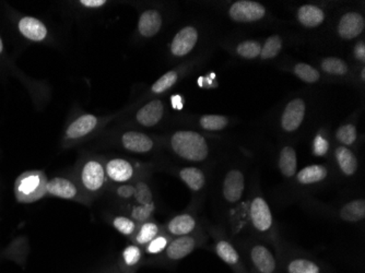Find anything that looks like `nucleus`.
<instances>
[{
    "mask_svg": "<svg viewBox=\"0 0 365 273\" xmlns=\"http://www.w3.org/2000/svg\"><path fill=\"white\" fill-rule=\"evenodd\" d=\"M171 147L180 159L192 163L204 162L209 155L206 139L196 131H176L171 137Z\"/></svg>",
    "mask_w": 365,
    "mask_h": 273,
    "instance_id": "1",
    "label": "nucleus"
},
{
    "mask_svg": "<svg viewBox=\"0 0 365 273\" xmlns=\"http://www.w3.org/2000/svg\"><path fill=\"white\" fill-rule=\"evenodd\" d=\"M46 176L41 170H29L16 178L14 194L21 203H32L46 196Z\"/></svg>",
    "mask_w": 365,
    "mask_h": 273,
    "instance_id": "2",
    "label": "nucleus"
},
{
    "mask_svg": "<svg viewBox=\"0 0 365 273\" xmlns=\"http://www.w3.org/2000/svg\"><path fill=\"white\" fill-rule=\"evenodd\" d=\"M246 266L251 272L282 273L280 257H277L267 245L252 243L246 248Z\"/></svg>",
    "mask_w": 365,
    "mask_h": 273,
    "instance_id": "3",
    "label": "nucleus"
},
{
    "mask_svg": "<svg viewBox=\"0 0 365 273\" xmlns=\"http://www.w3.org/2000/svg\"><path fill=\"white\" fill-rule=\"evenodd\" d=\"M248 220L252 227L259 234H268L274 227V217L266 199L255 196L248 203Z\"/></svg>",
    "mask_w": 365,
    "mask_h": 273,
    "instance_id": "4",
    "label": "nucleus"
},
{
    "mask_svg": "<svg viewBox=\"0 0 365 273\" xmlns=\"http://www.w3.org/2000/svg\"><path fill=\"white\" fill-rule=\"evenodd\" d=\"M245 174L240 168H231L225 173L221 186V196L227 205L241 202L245 194Z\"/></svg>",
    "mask_w": 365,
    "mask_h": 273,
    "instance_id": "5",
    "label": "nucleus"
},
{
    "mask_svg": "<svg viewBox=\"0 0 365 273\" xmlns=\"http://www.w3.org/2000/svg\"><path fill=\"white\" fill-rule=\"evenodd\" d=\"M106 168L98 160L86 162L80 170V182L86 192L98 194L106 184Z\"/></svg>",
    "mask_w": 365,
    "mask_h": 273,
    "instance_id": "6",
    "label": "nucleus"
},
{
    "mask_svg": "<svg viewBox=\"0 0 365 273\" xmlns=\"http://www.w3.org/2000/svg\"><path fill=\"white\" fill-rule=\"evenodd\" d=\"M266 14V9L262 4L252 0H239L230 7L229 16L233 21L241 24H251L259 21Z\"/></svg>",
    "mask_w": 365,
    "mask_h": 273,
    "instance_id": "7",
    "label": "nucleus"
},
{
    "mask_svg": "<svg viewBox=\"0 0 365 273\" xmlns=\"http://www.w3.org/2000/svg\"><path fill=\"white\" fill-rule=\"evenodd\" d=\"M215 254L235 273H251L237 248L225 238H218L213 246Z\"/></svg>",
    "mask_w": 365,
    "mask_h": 273,
    "instance_id": "8",
    "label": "nucleus"
},
{
    "mask_svg": "<svg viewBox=\"0 0 365 273\" xmlns=\"http://www.w3.org/2000/svg\"><path fill=\"white\" fill-rule=\"evenodd\" d=\"M280 260L282 273H326L323 264L302 254H290Z\"/></svg>",
    "mask_w": 365,
    "mask_h": 273,
    "instance_id": "9",
    "label": "nucleus"
},
{
    "mask_svg": "<svg viewBox=\"0 0 365 273\" xmlns=\"http://www.w3.org/2000/svg\"><path fill=\"white\" fill-rule=\"evenodd\" d=\"M307 105L302 98H294L287 104L282 116H281V127L287 133L297 130L304 120Z\"/></svg>",
    "mask_w": 365,
    "mask_h": 273,
    "instance_id": "10",
    "label": "nucleus"
},
{
    "mask_svg": "<svg viewBox=\"0 0 365 273\" xmlns=\"http://www.w3.org/2000/svg\"><path fill=\"white\" fill-rule=\"evenodd\" d=\"M198 241L195 236L186 235L174 238L164 250V257L169 262H176L187 257L196 249Z\"/></svg>",
    "mask_w": 365,
    "mask_h": 273,
    "instance_id": "11",
    "label": "nucleus"
},
{
    "mask_svg": "<svg viewBox=\"0 0 365 273\" xmlns=\"http://www.w3.org/2000/svg\"><path fill=\"white\" fill-rule=\"evenodd\" d=\"M364 26L365 21L362 14L354 11L346 12L340 18L338 34L344 40H354L363 32Z\"/></svg>",
    "mask_w": 365,
    "mask_h": 273,
    "instance_id": "12",
    "label": "nucleus"
},
{
    "mask_svg": "<svg viewBox=\"0 0 365 273\" xmlns=\"http://www.w3.org/2000/svg\"><path fill=\"white\" fill-rule=\"evenodd\" d=\"M198 42V31L194 26H186L174 36L171 52L174 56L182 57L190 54Z\"/></svg>",
    "mask_w": 365,
    "mask_h": 273,
    "instance_id": "13",
    "label": "nucleus"
},
{
    "mask_svg": "<svg viewBox=\"0 0 365 273\" xmlns=\"http://www.w3.org/2000/svg\"><path fill=\"white\" fill-rule=\"evenodd\" d=\"M106 173L112 182L124 184L134 177L135 168L127 160L113 159L106 163Z\"/></svg>",
    "mask_w": 365,
    "mask_h": 273,
    "instance_id": "14",
    "label": "nucleus"
},
{
    "mask_svg": "<svg viewBox=\"0 0 365 273\" xmlns=\"http://www.w3.org/2000/svg\"><path fill=\"white\" fill-rule=\"evenodd\" d=\"M46 195L73 200L79 196V190L71 180L63 177H55L47 182Z\"/></svg>",
    "mask_w": 365,
    "mask_h": 273,
    "instance_id": "15",
    "label": "nucleus"
},
{
    "mask_svg": "<svg viewBox=\"0 0 365 273\" xmlns=\"http://www.w3.org/2000/svg\"><path fill=\"white\" fill-rule=\"evenodd\" d=\"M123 147L134 153H147L153 150V139L149 135L137 131H128L122 137Z\"/></svg>",
    "mask_w": 365,
    "mask_h": 273,
    "instance_id": "16",
    "label": "nucleus"
},
{
    "mask_svg": "<svg viewBox=\"0 0 365 273\" xmlns=\"http://www.w3.org/2000/svg\"><path fill=\"white\" fill-rule=\"evenodd\" d=\"M164 114V105L160 100H153L137 113V120L145 127L155 126Z\"/></svg>",
    "mask_w": 365,
    "mask_h": 273,
    "instance_id": "17",
    "label": "nucleus"
},
{
    "mask_svg": "<svg viewBox=\"0 0 365 273\" xmlns=\"http://www.w3.org/2000/svg\"><path fill=\"white\" fill-rule=\"evenodd\" d=\"M197 227V221L194 215L190 213H182L170 220L167 225V232L170 235L180 236L190 235Z\"/></svg>",
    "mask_w": 365,
    "mask_h": 273,
    "instance_id": "18",
    "label": "nucleus"
},
{
    "mask_svg": "<svg viewBox=\"0 0 365 273\" xmlns=\"http://www.w3.org/2000/svg\"><path fill=\"white\" fill-rule=\"evenodd\" d=\"M143 250L136 244H130L123 250L120 256V269L123 273H135L141 266Z\"/></svg>",
    "mask_w": 365,
    "mask_h": 273,
    "instance_id": "19",
    "label": "nucleus"
},
{
    "mask_svg": "<svg viewBox=\"0 0 365 273\" xmlns=\"http://www.w3.org/2000/svg\"><path fill=\"white\" fill-rule=\"evenodd\" d=\"M328 176V168L322 164H313L305 166L300 172H297L295 178L299 184L302 186H311V185L319 184L324 182Z\"/></svg>",
    "mask_w": 365,
    "mask_h": 273,
    "instance_id": "20",
    "label": "nucleus"
},
{
    "mask_svg": "<svg viewBox=\"0 0 365 273\" xmlns=\"http://www.w3.org/2000/svg\"><path fill=\"white\" fill-rule=\"evenodd\" d=\"M162 26V16L158 10H147L139 18L138 30L143 38H153Z\"/></svg>",
    "mask_w": 365,
    "mask_h": 273,
    "instance_id": "21",
    "label": "nucleus"
},
{
    "mask_svg": "<svg viewBox=\"0 0 365 273\" xmlns=\"http://www.w3.org/2000/svg\"><path fill=\"white\" fill-rule=\"evenodd\" d=\"M338 217L346 223H359L365 217V200L364 198L354 199L344 203L339 209Z\"/></svg>",
    "mask_w": 365,
    "mask_h": 273,
    "instance_id": "22",
    "label": "nucleus"
},
{
    "mask_svg": "<svg viewBox=\"0 0 365 273\" xmlns=\"http://www.w3.org/2000/svg\"><path fill=\"white\" fill-rule=\"evenodd\" d=\"M98 125V118L93 115H83L71 123L66 130V137L68 139H79L91 133Z\"/></svg>",
    "mask_w": 365,
    "mask_h": 273,
    "instance_id": "23",
    "label": "nucleus"
},
{
    "mask_svg": "<svg viewBox=\"0 0 365 273\" xmlns=\"http://www.w3.org/2000/svg\"><path fill=\"white\" fill-rule=\"evenodd\" d=\"M336 162H337L338 168L341 170V173L344 176L351 177L356 173L359 168V161L356 155L351 150L346 147H338L335 151Z\"/></svg>",
    "mask_w": 365,
    "mask_h": 273,
    "instance_id": "24",
    "label": "nucleus"
},
{
    "mask_svg": "<svg viewBox=\"0 0 365 273\" xmlns=\"http://www.w3.org/2000/svg\"><path fill=\"white\" fill-rule=\"evenodd\" d=\"M19 30L22 33V36L31 41L44 40L47 36L46 26L40 21V20L32 18V16H26L24 19L20 20Z\"/></svg>",
    "mask_w": 365,
    "mask_h": 273,
    "instance_id": "25",
    "label": "nucleus"
},
{
    "mask_svg": "<svg viewBox=\"0 0 365 273\" xmlns=\"http://www.w3.org/2000/svg\"><path fill=\"white\" fill-rule=\"evenodd\" d=\"M297 20L307 28H317L325 20V12L314 5H304L297 10Z\"/></svg>",
    "mask_w": 365,
    "mask_h": 273,
    "instance_id": "26",
    "label": "nucleus"
},
{
    "mask_svg": "<svg viewBox=\"0 0 365 273\" xmlns=\"http://www.w3.org/2000/svg\"><path fill=\"white\" fill-rule=\"evenodd\" d=\"M180 178L192 192H199L206 186V176L200 168L190 166L180 170Z\"/></svg>",
    "mask_w": 365,
    "mask_h": 273,
    "instance_id": "27",
    "label": "nucleus"
},
{
    "mask_svg": "<svg viewBox=\"0 0 365 273\" xmlns=\"http://www.w3.org/2000/svg\"><path fill=\"white\" fill-rule=\"evenodd\" d=\"M278 166L280 173L284 175V177L292 178L297 175V152L292 147L287 145V147L282 148L280 155H279Z\"/></svg>",
    "mask_w": 365,
    "mask_h": 273,
    "instance_id": "28",
    "label": "nucleus"
},
{
    "mask_svg": "<svg viewBox=\"0 0 365 273\" xmlns=\"http://www.w3.org/2000/svg\"><path fill=\"white\" fill-rule=\"evenodd\" d=\"M160 227L155 222L147 221L139 227L138 232H137L136 237H135V242L136 245L145 246L148 243H150L155 236L159 235Z\"/></svg>",
    "mask_w": 365,
    "mask_h": 273,
    "instance_id": "29",
    "label": "nucleus"
},
{
    "mask_svg": "<svg viewBox=\"0 0 365 273\" xmlns=\"http://www.w3.org/2000/svg\"><path fill=\"white\" fill-rule=\"evenodd\" d=\"M322 69L329 75L344 76L348 73L349 68L346 61L336 57H327L322 61Z\"/></svg>",
    "mask_w": 365,
    "mask_h": 273,
    "instance_id": "30",
    "label": "nucleus"
},
{
    "mask_svg": "<svg viewBox=\"0 0 365 273\" xmlns=\"http://www.w3.org/2000/svg\"><path fill=\"white\" fill-rule=\"evenodd\" d=\"M202 128L210 131H219L225 129L229 124V119L222 115H205L199 120Z\"/></svg>",
    "mask_w": 365,
    "mask_h": 273,
    "instance_id": "31",
    "label": "nucleus"
},
{
    "mask_svg": "<svg viewBox=\"0 0 365 273\" xmlns=\"http://www.w3.org/2000/svg\"><path fill=\"white\" fill-rule=\"evenodd\" d=\"M282 48V40L279 36H272L268 38L264 42V46L262 47L260 57L262 59H272L278 56Z\"/></svg>",
    "mask_w": 365,
    "mask_h": 273,
    "instance_id": "32",
    "label": "nucleus"
},
{
    "mask_svg": "<svg viewBox=\"0 0 365 273\" xmlns=\"http://www.w3.org/2000/svg\"><path fill=\"white\" fill-rule=\"evenodd\" d=\"M170 242L171 241H170L169 236L164 235V234H159V235L153 238L150 243H148L147 245L145 246L143 252H145L147 256H157V254H162V252H164V250L167 249Z\"/></svg>",
    "mask_w": 365,
    "mask_h": 273,
    "instance_id": "33",
    "label": "nucleus"
},
{
    "mask_svg": "<svg viewBox=\"0 0 365 273\" xmlns=\"http://www.w3.org/2000/svg\"><path fill=\"white\" fill-rule=\"evenodd\" d=\"M262 45L256 41H244L237 46V53L242 58L254 59L260 56Z\"/></svg>",
    "mask_w": 365,
    "mask_h": 273,
    "instance_id": "34",
    "label": "nucleus"
},
{
    "mask_svg": "<svg viewBox=\"0 0 365 273\" xmlns=\"http://www.w3.org/2000/svg\"><path fill=\"white\" fill-rule=\"evenodd\" d=\"M294 73L297 77L300 78L302 81L307 82V83H315L319 81L321 75L315 68L307 63H300L295 65Z\"/></svg>",
    "mask_w": 365,
    "mask_h": 273,
    "instance_id": "35",
    "label": "nucleus"
},
{
    "mask_svg": "<svg viewBox=\"0 0 365 273\" xmlns=\"http://www.w3.org/2000/svg\"><path fill=\"white\" fill-rule=\"evenodd\" d=\"M113 227L125 236L134 235L136 232V222L130 217L118 215L113 219Z\"/></svg>",
    "mask_w": 365,
    "mask_h": 273,
    "instance_id": "36",
    "label": "nucleus"
},
{
    "mask_svg": "<svg viewBox=\"0 0 365 273\" xmlns=\"http://www.w3.org/2000/svg\"><path fill=\"white\" fill-rule=\"evenodd\" d=\"M134 198L137 203L141 205V206L153 203V192H151L150 187L147 182H138L135 185Z\"/></svg>",
    "mask_w": 365,
    "mask_h": 273,
    "instance_id": "37",
    "label": "nucleus"
},
{
    "mask_svg": "<svg viewBox=\"0 0 365 273\" xmlns=\"http://www.w3.org/2000/svg\"><path fill=\"white\" fill-rule=\"evenodd\" d=\"M176 81H178V73L176 71H169L155 82L153 88H151V91L155 94L163 93L164 91L171 89Z\"/></svg>",
    "mask_w": 365,
    "mask_h": 273,
    "instance_id": "38",
    "label": "nucleus"
},
{
    "mask_svg": "<svg viewBox=\"0 0 365 273\" xmlns=\"http://www.w3.org/2000/svg\"><path fill=\"white\" fill-rule=\"evenodd\" d=\"M338 141L344 145H351L358 139V131L354 125H344L340 127L336 133Z\"/></svg>",
    "mask_w": 365,
    "mask_h": 273,
    "instance_id": "39",
    "label": "nucleus"
},
{
    "mask_svg": "<svg viewBox=\"0 0 365 273\" xmlns=\"http://www.w3.org/2000/svg\"><path fill=\"white\" fill-rule=\"evenodd\" d=\"M155 203L151 205H145V206H135L131 210V219L134 220L135 222H145L149 221L151 215H153V211H155Z\"/></svg>",
    "mask_w": 365,
    "mask_h": 273,
    "instance_id": "40",
    "label": "nucleus"
},
{
    "mask_svg": "<svg viewBox=\"0 0 365 273\" xmlns=\"http://www.w3.org/2000/svg\"><path fill=\"white\" fill-rule=\"evenodd\" d=\"M328 150H329V143L322 135H317V138L314 139L313 143V152L314 155L317 157H324L327 155Z\"/></svg>",
    "mask_w": 365,
    "mask_h": 273,
    "instance_id": "41",
    "label": "nucleus"
},
{
    "mask_svg": "<svg viewBox=\"0 0 365 273\" xmlns=\"http://www.w3.org/2000/svg\"><path fill=\"white\" fill-rule=\"evenodd\" d=\"M135 186L133 185H122L118 188V195L123 199H130L134 197Z\"/></svg>",
    "mask_w": 365,
    "mask_h": 273,
    "instance_id": "42",
    "label": "nucleus"
},
{
    "mask_svg": "<svg viewBox=\"0 0 365 273\" xmlns=\"http://www.w3.org/2000/svg\"><path fill=\"white\" fill-rule=\"evenodd\" d=\"M82 6L88 8H98L106 5V0H81L80 1Z\"/></svg>",
    "mask_w": 365,
    "mask_h": 273,
    "instance_id": "43",
    "label": "nucleus"
},
{
    "mask_svg": "<svg viewBox=\"0 0 365 273\" xmlns=\"http://www.w3.org/2000/svg\"><path fill=\"white\" fill-rule=\"evenodd\" d=\"M354 55L356 58L359 61H365V44L364 42H360L356 44V48H354Z\"/></svg>",
    "mask_w": 365,
    "mask_h": 273,
    "instance_id": "44",
    "label": "nucleus"
},
{
    "mask_svg": "<svg viewBox=\"0 0 365 273\" xmlns=\"http://www.w3.org/2000/svg\"><path fill=\"white\" fill-rule=\"evenodd\" d=\"M361 77H362L363 81H364L365 79V69L363 68L362 73H361Z\"/></svg>",
    "mask_w": 365,
    "mask_h": 273,
    "instance_id": "45",
    "label": "nucleus"
},
{
    "mask_svg": "<svg viewBox=\"0 0 365 273\" xmlns=\"http://www.w3.org/2000/svg\"><path fill=\"white\" fill-rule=\"evenodd\" d=\"M3 42H1V38H0V54H1V52H3Z\"/></svg>",
    "mask_w": 365,
    "mask_h": 273,
    "instance_id": "46",
    "label": "nucleus"
},
{
    "mask_svg": "<svg viewBox=\"0 0 365 273\" xmlns=\"http://www.w3.org/2000/svg\"><path fill=\"white\" fill-rule=\"evenodd\" d=\"M251 273H256V272H251Z\"/></svg>",
    "mask_w": 365,
    "mask_h": 273,
    "instance_id": "47",
    "label": "nucleus"
}]
</instances>
